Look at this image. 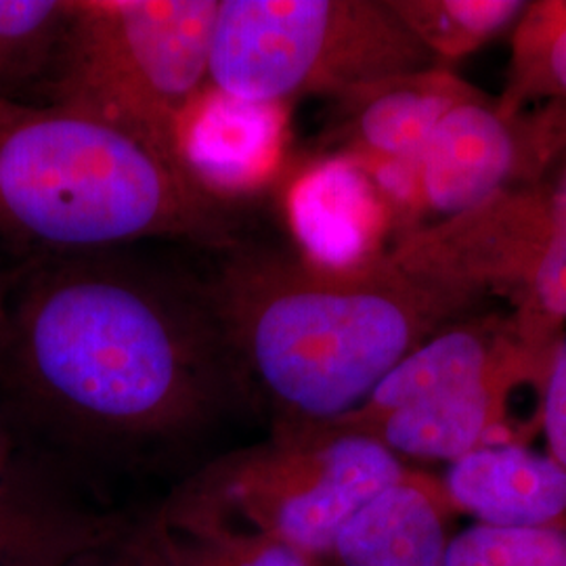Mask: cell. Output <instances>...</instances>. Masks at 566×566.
Returning <instances> with one entry per match:
<instances>
[{
	"label": "cell",
	"mask_w": 566,
	"mask_h": 566,
	"mask_svg": "<svg viewBox=\"0 0 566 566\" xmlns=\"http://www.w3.org/2000/svg\"><path fill=\"white\" fill-rule=\"evenodd\" d=\"M0 374L34 420L88 447L179 441L238 395L203 294L95 252L28 273Z\"/></svg>",
	"instance_id": "cell-1"
},
{
	"label": "cell",
	"mask_w": 566,
	"mask_h": 566,
	"mask_svg": "<svg viewBox=\"0 0 566 566\" xmlns=\"http://www.w3.org/2000/svg\"><path fill=\"white\" fill-rule=\"evenodd\" d=\"M238 395L273 432L332 424L476 301L385 259L324 269L298 254L233 250L203 292Z\"/></svg>",
	"instance_id": "cell-2"
},
{
	"label": "cell",
	"mask_w": 566,
	"mask_h": 566,
	"mask_svg": "<svg viewBox=\"0 0 566 566\" xmlns=\"http://www.w3.org/2000/svg\"><path fill=\"white\" fill-rule=\"evenodd\" d=\"M0 238L44 256L172 238L233 245L223 203L128 135L57 105L0 102Z\"/></svg>",
	"instance_id": "cell-3"
},
{
	"label": "cell",
	"mask_w": 566,
	"mask_h": 566,
	"mask_svg": "<svg viewBox=\"0 0 566 566\" xmlns=\"http://www.w3.org/2000/svg\"><path fill=\"white\" fill-rule=\"evenodd\" d=\"M217 11L219 0H72L44 105L103 122L179 168L177 126L208 82Z\"/></svg>",
	"instance_id": "cell-4"
},
{
	"label": "cell",
	"mask_w": 566,
	"mask_h": 566,
	"mask_svg": "<svg viewBox=\"0 0 566 566\" xmlns=\"http://www.w3.org/2000/svg\"><path fill=\"white\" fill-rule=\"evenodd\" d=\"M432 65L388 0H219L208 84L290 107Z\"/></svg>",
	"instance_id": "cell-5"
},
{
	"label": "cell",
	"mask_w": 566,
	"mask_h": 566,
	"mask_svg": "<svg viewBox=\"0 0 566 566\" xmlns=\"http://www.w3.org/2000/svg\"><path fill=\"white\" fill-rule=\"evenodd\" d=\"M416 472L369 437L308 428L223 455L179 491L322 560L365 504Z\"/></svg>",
	"instance_id": "cell-6"
},
{
	"label": "cell",
	"mask_w": 566,
	"mask_h": 566,
	"mask_svg": "<svg viewBox=\"0 0 566 566\" xmlns=\"http://www.w3.org/2000/svg\"><path fill=\"white\" fill-rule=\"evenodd\" d=\"M411 277L472 301L500 296L526 324L566 327V156L544 177L502 191L390 245Z\"/></svg>",
	"instance_id": "cell-7"
},
{
	"label": "cell",
	"mask_w": 566,
	"mask_h": 566,
	"mask_svg": "<svg viewBox=\"0 0 566 566\" xmlns=\"http://www.w3.org/2000/svg\"><path fill=\"white\" fill-rule=\"evenodd\" d=\"M565 156L566 102L504 112L485 93L462 103L447 114L426 147V224L453 219L502 191L537 181Z\"/></svg>",
	"instance_id": "cell-8"
},
{
	"label": "cell",
	"mask_w": 566,
	"mask_h": 566,
	"mask_svg": "<svg viewBox=\"0 0 566 566\" xmlns=\"http://www.w3.org/2000/svg\"><path fill=\"white\" fill-rule=\"evenodd\" d=\"M563 334L525 324L514 313L446 325L395 365L364 405L317 428L359 432L397 409L481 385L512 365L552 355Z\"/></svg>",
	"instance_id": "cell-9"
},
{
	"label": "cell",
	"mask_w": 566,
	"mask_h": 566,
	"mask_svg": "<svg viewBox=\"0 0 566 566\" xmlns=\"http://www.w3.org/2000/svg\"><path fill=\"white\" fill-rule=\"evenodd\" d=\"M552 355L533 357L491 376L481 385L397 409L365 426L364 434L397 458L455 462L472 451L528 446L539 426L516 416V397H544Z\"/></svg>",
	"instance_id": "cell-10"
},
{
	"label": "cell",
	"mask_w": 566,
	"mask_h": 566,
	"mask_svg": "<svg viewBox=\"0 0 566 566\" xmlns=\"http://www.w3.org/2000/svg\"><path fill=\"white\" fill-rule=\"evenodd\" d=\"M283 214L298 256L324 269H359L388 254L395 221L369 175L329 151L304 164L285 185Z\"/></svg>",
	"instance_id": "cell-11"
},
{
	"label": "cell",
	"mask_w": 566,
	"mask_h": 566,
	"mask_svg": "<svg viewBox=\"0 0 566 566\" xmlns=\"http://www.w3.org/2000/svg\"><path fill=\"white\" fill-rule=\"evenodd\" d=\"M287 105L229 97L206 82L177 126V164L214 202L259 193L282 170Z\"/></svg>",
	"instance_id": "cell-12"
},
{
	"label": "cell",
	"mask_w": 566,
	"mask_h": 566,
	"mask_svg": "<svg viewBox=\"0 0 566 566\" xmlns=\"http://www.w3.org/2000/svg\"><path fill=\"white\" fill-rule=\"evenodd\" d=\"M481 95L446 65L365 84L334 99L332 151L357 163L424 158L447 114Z\"/></svg>",
	"instance_id": "cell-13"
},
{
	"label": "cell",
	"mask_w": 566,
	"mask_h": 566,
	"mask_svg": "<svg viewBox=\"0 0 566 566\" xmlns=\"http://www.w3.org/2000/svg\"><path fill=\"white\" fill-rule=\"evenodd\" d=\"M441 486L451 510L474 516L479 525L566 537V468L528 446L472 451L449 464Z\"/></svg>",
	"instance_id": "cell-14"
},
{
	"label": "cell",
	"mask_w": 566,
	"mask_h": 566,
	"mask_svg": "<svg viewBox=\"0 0 566 566\" xmlns=\"http://www.w3.org/2000/svg\"><path fill=\"white\" fill-rule=\"evenodd\" d=\"M441 481L416 472L365 504L317 566H447V514Z\"/></svg>",
	"instance_id": "cell-15"
},
{
	"label": "cell",
	"mask_w": 566,
	"mask_h": 566,
	"mask_svg": "<svg viewBox=\"0 0 566 566\" xmlns=\"http://www.w3.org/2000/svg\"><path fill=\"white\" fill-rule=\"evenodd\" d=\"M122 528L61 504L15 470L0 479L2 566H84Z\"/></svg>",
	"instance_id": "cell-16"
},
{
	"label": "cell",
	"mask_w": 566,
	"mask_h": 566,
	"mask_svg": "<svg viewBox=\"0 0 566 566\" xmlns=\"http://www.w3.org/2000/svg\"><path fill=\"white\" fill-rule=\"evenodd\" d=\"M154 523L179 566H317V560L212 507L202 506L177 489Z\"/></svg>",
	"instance_id": "cell-17"
},
{
	"label": "cell",
	"mask_w": 566,
	"mask_h": 566,
	"mask_svg": "<svg viewBox=\"0 0 566 566\" xmlns=\"http://www.w3.org/2000/svg\"><path fill=\"white\" fill-rule=\"evenodd\" d=\"M546 102H566V0L526 2L514 23L506 86L497 97L504 112Z\"/></svg>",
	"instance_id": "cell-18"
},
{
	"label": "cell",
	"mask_w": 566,
	"mask_h": 566,
	"mask_svg": "<svg viewBox=\"0 0 566 566\" xmlns=\"http://www.w3.org/2000/svg\"><path fill=\"white\" fill-rule=\"evenodd\" d=\"M70 13L72 0H0V102L41 91Z\"/></svg>",
	"instance_id": "cell-19"
},
{
	"label": "cell",
	"mask_w": 566,
	"mask_h": 566,
	"mask_svg": "<svg viewBox=\"0 0 566 566\" xmlns=\"http://www.w3.org/2000/svg\"><path fill=\"white\" fill-rule=\"evenodd\" d=\"M439 65L460 61L493 41L525 11V0H388Z\"/></svg>",
	"instance_id": "cell-20"
},
{
	"label": "cell",
	"mask_w": 566,
	"mask_h": 566,
	"mask_svg": "<svg viewBox=\"0 0 566 566\" xmlns=\"http://www.w3.org/2000/svg\"><path fill=\"white\" fill-rule=\"evenodd\" d=\"M447 566H566V537L476 523L449 539Z\"/></svg>",
	"instance_id": "cell-21"
},
{
	"label": "cell",
	"mask_w": 566,
	"mask_h": 566,
	"mask_svg": "<svg viewBox=\"0 0 566 566\" xmlns=\"http://www.w3.org/2000/svg\"><path fill=\"white\" fill-rule=\"evenodd\" d=\"M88 566H179L164 544L154 516L126 525Z\"/></svg>",
	"instance_id": "cell-22"
},
{
	"label": "cell",
	"mask_w": 566,
	"mask_h": 566,
	"mask_svg": "<svg viewBox=\"0 0 566 566\" xmlns=\"http://www.w3.org/2000/svg\"><path fill=\"white\" fill-rule=\"evenodd\" d=\"M542 432L547 455L566 468V329L552 353L542 399Z\"/></svg>",
	"instance_id": "cell-23"
},
{
	"label": "cell",
	"mask_w": 566,
	"mask_h": 566,
	"mask_svg": "<svg viewBox=\"0 0 566 566\" xmlns=\"http://www.w3.org/2000/svg\"><path fill=\"white\" fill-rule=\"evenodd\" d=\"M11 472H13V443H11L7 424L0 416V479Z\"/></svg>",
	"instance_id": "cell-24"
},
{
	"label": "cell",
	"mask_w": 566,
	"mask_h": 566,
	"mask_svg": "<svg viewBox=\"0 0 566 566\" xmlns=\"http://www.w3.org/2000/svg\"><path fill=\"white\" fill-rule=\"evenodd\" d=\"M9 336V287L0 275V350L4 348Z\"/></svg>",
	"instance_id": "cell-25"
},
{
	"label": "cell",
	"mask_w": 566,
	"mask_h": 566,
	"mask_svg": "<svg viewBox=\"0 0 566 566\" xmlns=\"http://www.w3.org/2000/svg\"><path fill=\"white\" fill-rule=\"evenodd\" d=\"M91 560H93V558H91ZM0 566H2V565H0ZM86 566H88V565H86Z\"/></svg>",
	"instance_id": "cell-26"
}]
</instances>
